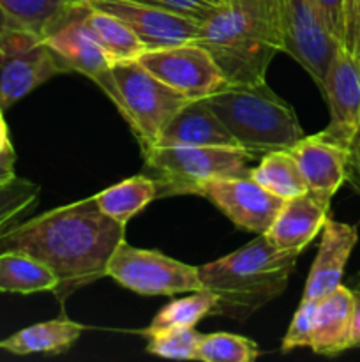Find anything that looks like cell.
<instances>
[{
	"label": "cell",
	"mask_w": 360,
	"mask_h": 362,
	"mask_svg": "<svg viewBox=\"0 0 360 362\" xmlns=\"http://www.w3.org/2000/svg\"><path fill=\"white\" fill-rule=\"evenodd\" d=\"M124 240L126 226L106 216L90 197L20 221L0 239V251H23L48 265L59 279L56 299L64 303L106 278L109 258Z\"/></svg>",
	"instance_id": "6da1fadb"
},
{
	"label": "cell",
	"mask_w": 360,
	"mask_h": 362,
	"mask_svg": "<svg viewBox=\"0 0 360 362\" xmlns=\"http://www.w3.org/2000/svg\"><path fill=\"white\" fill-rule=\"evenodd\" d=\"M299 253L281 251L265 235L240 250L200 265L203 290L214 293L212 317L244 322L286 290Z\"/></svg>",
	"instance_id": "7a4b0ae2"
},
{
	"label": "cell",
	"mask_w": 360,
	"mask_h": 362,
	"mask_svg": "<svg viewBox=\"0 0 360 362\" xmlns=\"http://www.w3.org/2000/svg\"><path fill=\"white\" fill-rule=\"evenodd\" d=\"M194 42L210 53L228 85L267 81L268 66L282 52L277 14L232 2L201 21Z\"/></svg>",
	"instance_id": "3957f363"
},
{
	"label": "cell",
	"mask_w": 360,
	"mask_h": 362,
	"mask_svg": "<svg viewBox=\"0 0 360 362\" xmlns=\"http://www.w3.org/2000/svg\"><path fill=\"white\" fill-rule=\"evenodd\" d=\"M207 103L239 147L254 158L289 151L306 136L292 105L267 85H228Z\"/></svg>",
	"instance_id": "277c9868"
},
{
	"label": "cell",
	"mask_w": 360,
	"mask_h": 362,
	"mask_svg": "<svg viewBox=\"0 0 360 362\" xmlns=\"http://www.w3.org/2000/svg\"><path fill=\"white\" fill-rule=\"evenodd\" d=\"M112 76L109 101L129 124L141 152L147 154L155 147L169 120L191 99L162 83L138 60L113 64Z\"/></svg>",
	"instance_id": "5b68a950"
},
{
	"label": "cell",
	"mask_w": 360,
	"mask_h": 362,
	"mask_svg": "<svg viewBox=\"0 0 360 362\" xmlns=\"http://www.w3.org/2000/svg\"><path fill=\"white\" fill-rule=\"evenodd\" d=\"M145 156V172L157 182L159 197L196 194L212 179L249 175L253 154L242 147H154Z\"/></svg>",
	"instance_id": "8992f818"
},
{
	"label": "cell",
	"mask_w": 360,
	"mask_h": 362,
	"mask_svg": "<svg viewBox=\"0 0 360 362\" xmlns=\"http://www.w3.org/2000/svg\"><path fill=\"white\" fill-rule=\"evenodd\" d=\"M66 66L34 32L11 23L0 14V108L7 110Z\"/></svg>",
	"instance_id": "52a82bcc"
},
{
	"label": "cell",
	"mask_w": 360,
	"mask_h": 362,
	"mask_svg": "<svg viewBox=\"0 0 360 362\" xmlns=\"http://www.w3.org/2000/svg\"><path fill=\"white\" fill-rule=\"evenodd\" d=\"M106 276L138 296H176L203 290L198 267L154 250L119 244L106 267Z\"/></svg>",
	"instance_id": "ba28073f"
},
{
	"label": "cell",
	"mask_w": 360,
	"mask_h": 362,
	"mask_svg": "<svg viewBox=\"0 0 360 362\" xmlns=\"http://www.w3.org/2000/svg\"><path fill=\"white\" fill-rule=\"evenodd\" d=\"M277 18L282 52L295 59L321 90L328 66L342 45L330 34L313 0H277Z\"/></svg>",
	"instance_id": "9c48e42d"
},
{
	"label": "cell",
	"mask_w": 360,
	"mask_h": 362,
	"mask_svg": "<svg viewBox=\"0 0 360 362\" xmlns=\"http://www.w3.org/2000/svg\"><path fill=\"white\" fill-rule=\"evenodd\" d=\"M138 62L187 99H205L228 87L214 59L196 42L147 49Z\"/></svg>",
	"instance_id": "30bf717a"
},
{
	"label": "cell",
	"mask_w": 360,
	"mask_h": 362,
	"mask_svg": "<svg viewBox=\"0 0 360 362\" xmlns=\"http://www.w3.org/2000/svg\"><path fill=\"white\" fill-rule=\"evenodd\" d=\"M196 194L214 204L236 228L256 235H263L270 228L284 204L249 175L207 180L198 186Z\"/></svg>",
	"instance_id": "8fae6325"
},
{
	"label": "cell",
	"mask_w": 360,
	"mask_h": 362,
	"mask_svg": "<svg viewBox=\"0 0 360 362\" xmlns=\"http://www.w3.org/2000/svg\"><path fill=\"white\" fill-rule=\"evenodd\" d=\"M321 92L330 112V122L321 133L349 148L360 133V57L353 49L339 46Z\"/></svg>",
	"instance_id": "7c38bea8"
},
{
	"label": "cell",
	"mask_w": 360,
	"mask_h": 362,
	"mask_svg": "<svg viewBox=\"0 0 360 362\" xmlns=\"http://www.w3.org/2000/svg\"><path fill=\"white\" fill-rule=\"evenodd\" d=\"M88 9L102 11L129 25L148 49L194 42L201 21L136 0H81Z\"/></svg>",
	"instance_id": "4fadbf2b"
},
{
	"label": "cell",
	"mask_w": 360,
	"mask_h": 362,
	"mask_svg": "<svg viewBox=\"0 0 360 362\" xmlns=\"http://www.w3.org/2000/svg\"><path fill=\"white\" fill-rule=\"evenodd\" d=\"M87 9L52 32L48 37H44V42L66 66L67 73H80L90 78L108 95L112 92V67L115 62L106 55L85 25L83 16Z\"/></svg>",
	"instance_id": "5bb4252c"
},
{
	"label": "cell",
	"mask_w": 360,
	"mask_h": 362,
	"mask_svg": "<svg viewBox=\"0 0 360 362\" xmlns=\"http://www.w3.org/2000/svg\"><path fill=\"white\" fill-rule=\"evenodd\" d=\"M288 152L299 165L309 193L330 202L346 182L348 148L328 140L321 131L300 138Z\"/></svg>",
	"instance_id": "9a60e30c"
},
{
	"label": "cell",
	"mask_w": 360,
	"mask_h": 362,
	"mask_svg": "<svg viewBox=\"0 0 360 362\" xmlns=\"http://www.w3.org/2000/svg\"><path fill=\"white\" fill-rule=\"evenodd\" d=\"M359 243V226L328 218L321 230V243L307 276L304 299L320 300L341 285L346 264Z\"/></svg>",
	"instance_id": "2e32d148"
},
{
	"label": "cell",
	"mask_w": 360,
	"mask_h": 362,
	"mask_svg": "<svg viewBox=\"0 0 360 362\" xmlns=\"http://www.w3.org/2000/svg\"><path fill=\"white\" fill-rule=\"evenodd\" d=\"M330 202L313 193L284 200L270 228L263 233L268 243L281 251L302 253L323 230L330 216Z\"/></svg>",
	"instance_id": "e0dca14e"
},
{
	"label": "cell",
	"mask_w": 360,
	"mask_h": 362,
	"mask_svg": "<svg viewBox=\"0 0 360 362\" xmlns=\"http://www.w3.org/2000/svg\"><path fill=\"white\" fill-rule=\"evenodd\" d=\"M155 147H239L205 99H193L175 113Z\"/></svg>",
	"instance_id": "ac0fdd59"
},
{
	"label": "cell",
	"mask_w": 360,
	"mask_h": 362,
	"mask_svg": "<svg viewBox=\"0 0 360 362\" xmlns=\"http://www.w3.org/2000/svg\"><path fill=\"white\" fill-rule=\"evenodd\" d=\"M355 297L349 286L339 285L328 296L316 300L311 350L318 356H337L353 349L352 327Z\"/></svg>",
	"instance_id": "d6986e66"
},
{
	"label": "cell",
	"mask_w": 360,
	"mask_h": 362,
	"mask_svg": "<svg viewBox=\"0 0 360 362\" xmlns=\"http://www.w3.org/2000/svg\"><path fill=\"white\" fill-rule=\"evenodd\" d=\"M85 9L81 0H0V14L7 21L42 39Z\"/></svg>",
	"instance_id": "ffe728a7"
},
{
	"label": "cell",
	"mask_w": 360,
	"mask_h": 362,
	"mask_svg": "<svg viewBox=\"0 0 360 362\" xmlns=\"http://www.w3.org/2000/svg\"><path fill=\"white\" fill-rule=\"evenodd\" d=\"M83 329V325L76 324L66 317L55 318V320L21 329V331L11 334L9 338L0 339V350L16 354V356L62 354L76 343Z\"/></svg>",
	"instance_id": "44dd1931"
},
{
	"label": "cell",
	"mask_w": 360,
	"mask_h": 362,
	"mask_svg": "<svg viewBox=\"0 0 360 362\" xmlns=\"http://www.w3.org/2000/svg\"><path fill=\"white\" fill-rule=\"evenodd\" d=\"M59 279L55 272L32 255L16 250L0 251V292L30 293L56 292Z\"/></svg>",
	"instance_id": "7402d4cb"
},
{
	"label": "cell",
	"mask_w": 360,
	"mask_h": 362,
	"mask_svg": "<svg viewBox=\"0 0 360 362\" xmlns=\"http://www.w3.org/2000/svg\"><path fill=\"white\" fill-rule=\"evenodd\" d=\"M157 197V182L152 177L136 175L129 177L108 189H102L101 193H95L92 198L106 216L115 219L120 225L127 226L133 216L143 211Z\"/></svg>",
	"instance_id": "603a6c76"
},
{
	"label": "cell",
	"mask_w": 360,
	"mask_h": 362,
	"mask_svg": "<svg viewBox=\"0 0 360 362\" xmlns=\"http://www.w3.org/2000/svg\"><path fill=\"white\" fill-rule=\"evenodd\" d=\"M83 20L95 41L115 64L138 60L148 49L136 32L113 14L87 9Z\"/></svg>",
	"instance_id": "cb8c5ba5"
},
{
	"label": "cell",
	"mask_w": 360,
	"mask_h": 362,
	"mask_svg": "<svg viewBox=\"0 0 360 362\" xmlns=\"http://www.w3.org/2000/svg\"><path fill=\"white\" fill-rule=\"evenodd\" d=\"M249 177L282 200L307 193L299 165L288 151L268 152L261 156L260 165L251 168Z\"/></svg>",
	"instance_id": "d4e9b609"
},
{
	"label": "cell",
	"mask_w": 360,
	"mask_h": 362,
	"mask_svg": "<svg viewBox=\"0 0 360 362\" xmlns=\"http://www.w3.org/2000/svg\"><path fill=\"white\" fill-rule=\"evenodd\" d=\"M215 306V297L208 290H198L193 296L184 297V299L173 300L168 306L162 308L154 318L150 325L141 334L159 331L166 327H194L200 320L212 315Z\"/></svg>",
	"instance_id": "484cf974"
},
{
	"label": "cell",
	"mask_w": 360,
	"mask_h": 362,
	"mask_svg": "<svg viewBox=\"0 0 360 362\" xmlns=\"http://www.w3.org/2000/svg\"><path fill=\"white\" fill-rule=\"evenodd\" d=\"M260 346L244 336L229 332L203 334L196 352V361L203 362H253L260 357Z\"/></svg>",
	"instance_id": "4316f807"
},
{
	"label": "cell",
	"mask_w": 360,
	"mask_h": 362,
	"mask_svg": "<svg viewBox=\"0 0 360 362\" xmlns=\"http://www.w3.org/2000/svg\"><path fill=\"white\" fill-rule=\"evenodd\" d=\"M148 338L147 352L175 361H196L201 336L194 327H166L143 334Z\"/></svg>",
	"instance_id": "83f0119b"
},
{
	"label": "cell",
	"mask_w": 360,
	"mask_h": 362,
	"mask_svg": "<svg viewBox=\"0 0 360 362\" xmlns=\"http://www.w3.org/2000/svg\"><path fill=\"white\" fill-rule=\"evenodd\" d=\"M39 191L37 184L20 177L0 184V219L21 221L37 205Z\"/></svg>",
	"instance_id": "f1b7e54d"
},
{
	"label": "cell",
	"mask_w": 360,
	"mask_h": 362,
	"mask_svg": "<svg viewBox=\"0 0 360 362\" xmlns=\"http://www.w3.org/2000/svg\"><path fill=\"white\" fill-rule=\"evenodd\" d=\"M314 311H316V300L304 299L302 297V300L299 304V310L293 315V320L289 324L288 332H286L284 339H282V352L288 354L295 349H311V343H313Z\"/></svg>",
	"instance_id": "f546056e"
},
{
	"label": "cell",
	"mask_w": 360,
	"mask_h": 362,
	"mask_svg": "<svg viewBox=\"0 0 360 362\" xmlns=\"http://www.w3.org/2000/svg\"><path fill=\"white\" fill-rule=\"evenodd\" d=\"M136 2H143L148 6L159 7V9L172 11L175 14L203 21L215 11L228 6L229 0H136Z\"/></svg>",
	"instance_id": "4dcf8cb0"
},
{
	"label": "cell",
	"mask_w": 360,
	"mask_h": 362,
	"mask_svg": "<svg viewBox=\"0 0 360 362\" xmlns=\"http://www.w3.org/2000/svg\"><path fill=\"white\" fill-rule=\"evenodd\" d=\"M313 2L330 34L337 39L339 45L346 46V42H348V21H346L344 0H313Z\"/></svg>",
	"instance_id": "1f68e13d"
},
{
	"label": "cell",
	"mask_w": 360,
	"mask_h": 362,
	"mask_svg": "<svg viewBox=\"0 0 360 362\" xmlns=\"http://www.w3.org/2000/svg\"><path fill=\"white\" fill-rule=\"evenodd\" d=\"M346 182L360 197V133L353 138L348 148V166H346Z\"/></svg>",
	"instance_id": "d6a6232c"
},
{
	"label": "cell",
	"mask_w": 360,
	"mask_h": 362,
	"mask_svg": "<svg viewBox=\"0 0 360 362\" xmlns=\"http://www.w3.org/2000/svg\"><path fill=\"white\" fill-rule=\"evenodd\" d=\"M14 165H16V152L9 151L0 154V184L9 182L16 177Z\"/></svg>",
	"instance_id": "836d02e7"
},
{
	"label": "cell",
	"mask_w": 360,
	"mask_h": 362,
	"mask_svg": "<svg viewBox=\"0 0 360 362\" xmlns=\"http://www.w3.org/2000/svg\"><path fill=\"white\" fill-rule=\"evenodd\" d=\"M229 2L247 7V9L260 11V13L277 14V0H229Z\"/></svg>",
	"instance_id": "e575fe53"
},
{
	"label": "cell",
	"mask_w": 360,
	"mask_h": 362,
	"mask_svg": "<svg viewBox=\"0 0 360 362\" xmlns=\"http://www.w3.org/2000/svg\"><path fill=\"white\" fill-rule=\"evenodd\" d=\"M353 297H355V310H353L352 346L360 349V290H353Z\"/></svg>",
	"instance_id": "d590c367"
},
{
	"label": "cell",
	"mask_w": 360,
	"mask_h": 362,
	"mask_svg": "<svg viewBox=\"0 0 360 362\" xmlns=\"http://www.w3.org/2000/svg\"><path fill=\"white\" fill-rule=\"evenodd\" d=\"M349 49H353L360 57V0L359 6H356L355 18H353L352 35H349Z\"/></svg>",
	"instance_id": "8d00e7d4"
},
{
	"label": "cell",
	"mask_w": 360,
	"mask_h": 362,
	"mask_svg": "<svg viewBox=\"0 0 360 362\" xmlns=\"http://www.w3.org/2000/svg\"><path fill=\"white\" fill-rule=\"evenodd\" d=\"M9 151H14V148L9 138V127H7L6 119H4V110L0 108V154Z\"/></svg>",
	"instance_id": "74e56055"
},
{
	"label": "cell",
	"mask_w": 360,
	"mask_h": 362,
	"mask_svg": "<svg viewBox=\"0 0 360 362\" xmlns=\"http://www.w3.org/2000/svg\"><path fill=\"white\" fill-rule=\"evenodd\" d=\"M356 6H359V0H344V7H346V21H348V42H346V48H349V35H352L353 18H355Z\"/></svg>",
	"instance_id": "f35d334b"
},
{
	"label": "cell",
	"mask_w": 360,
	"mask_h": 362,
	"mask_svg": "<svg viewBox=\"0 0 360 362\" xmlns=\"http://www.w3.org/2000/svg\"><path fill=\"white\" fill-rule=\"evenodd\" d=\"M18 223L20 221H16V219H0V239H2L14 225H18Z\"/></svg>",
	"instance_id": "ab89813d"
},
{
	"label": "cell",
	"mask_w": 360,
	"mask_h": 362,
	"mask_svg": "<svg viewBox=\"0 0 360 362\" xmlns=\"http://www.w3.org/2000/svg\"><path fill=\"white\" fill-rule=\"evenodd\" d=\"M349 288H353V290H360V272H356V274L353 276V279H352V286H349Z\"/></svg>",
	"instance_id": "60d3db41"
}]
</instances>
